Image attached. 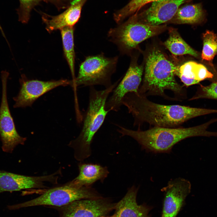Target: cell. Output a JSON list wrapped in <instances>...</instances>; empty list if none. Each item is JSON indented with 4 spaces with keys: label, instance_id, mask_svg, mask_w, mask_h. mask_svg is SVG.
Wrapping results in <instances>:
<instances>
[{
    "label": "cell",
    "instance_id": "cell-4",
    "mask_svg": "<svg viewBox=\"0 0 217 217\" xmlns=\"http://www.w3.org/2000/svg\"><path fill=\"white\" fill-rule=\"evenodd\" d=\"M121 80L102 90H97L94 86L90 87L89 104L84 115L81 130L78 137L71 143L77 160L83 161L91 155V145L94 137L109 112L105 108L106 102Z\"/></svg>",
    "mask_w": 217,
    "mask_h": 217
},
{
    "label": "cell",
    "instance_id": "cell-13",
    "mask_svg": "<svg viewBox=\"0 0 217 217\" xmlns=\"http://www.w3.org/2000/svg\"><path fill=\"white\" fill-rule=\"evenodd\" d=\"M192 0H159L153 2L149 8L134 20L141 23L158 26L169 21L183 4Z\"/></svg>",
    "mask_w": 217,
    "mask_h": 217
},
{
    "label": "cell",
    "instance_id": "cell-16",
    "mask_svg": "<svg viewBox=\"0 0 217 217\" xmlns=\"http://www.w3.org/2000/svg\"><path fill=\"white\" fill-rule=\"evenodd\" d=\"M83 4V2L81 1L71 5L64 11L56 16L43 13L42 18L46 25V30L51 33L65 27H73L80 17Z\"/></svg>",
    "mask_w": 217,
    "mask_h": 217
},
{
    "label": "cell",
    "instance_id": "cell-7",
    "mask_svg": "<svg viewBox=\"0 0 217 217\" xmlns=\"http://www.w3.org/2000/svg\"><path fill=\"white\" fill-rule=\"evenodd\" d=\"M118 59V56L107 57L103 53L86 57L80 64L78 75L71 85L110 87L112 84L111 77L116 71Z\"/></svg>",
    "mask_w": 217,
    "mask_h": 217
},
{
    "label": "cell",
    "instance_id": "cell-19",
    "mask_svg": "<svg viewBox=\"0 0 217 217\" xmlns=\"http://www.w3.org/2000/svg\"><path fill=\"white\" fill-rule=\"evenodd\" d=\"M206 15L201 3L189 5L179 8L169 21L178 24H196L203 22Z\"/></svg>",
    "mask_w": 217,
    "mask_h": 217
},
{
    "label": "cell",
    "instance_id": "cell-24",
    "mask_svg": "<svg viewBox=\"0 0 217 217\" xmlns=\"http://www.w3.org/2000/svg\"><path fill=\"white\" fill-rule=\"evenodd\" d=\"M158 0H131L115 15V19L119 23L127 16L138 11L146 4Z\"/></svg>",
    "mask_w": 217,
    "mask_h": 217
},
{
    "label": "cell",
    "instance_id": "cell-10",
    "mask_svg": "<svg viewBox=\"0 0 217 217\" xmlns=\"http://www.w3.org/2000/svg\"><path fill=\"white\" fill-rule=\"evenodd\" d=\"M115 204L103 197L80 200L60 207V217H104L115 209Z\"/></svg>",
    "mask_w": 217,
    "mask_h": 217
},
{
    "label": "cell",
    "instance_id": "cell-26",
    "mask_svg": "<svg viewBox=\"0 0 217 217\" xmlns=\"http://www.w3.org/2000/svg\"><path fill=\"white\" fill-rule=\"evenodd\" d=\"M82 0H73L72 2H71V5H74L80 2Z\"/></svg>",
    "mask_w": 217,
    "mask_h": 217
},
{
    "label": "cell",
    "instance_id": "cell-15",
    "mask_svg": "<svg viewBox=\"0 0 217 217\" xmlns=\"http://www.w3.org/2000/svg\"><path fill=\"white\" fill-rule=\"evenodd\" d=\"M138 189L134 185L128 188L125 196L116 203L114 214L116 217H150L149 213L151 208L137 203Z\"/></svg>",
    "mask_w": 217,
    "mask_h": 217
},
{
    "label": "cell",
    "instance_id": "cell-6",
    "mask_svg": "<svg viewBox=\"0 0 217 217\" xmlns=\"http://www.w3.org/2000/svg\"><path fill=\"white\" fill-rule=\"evenodd\" d=\"M166 28L164 25L144 24L132 18L117 27L110 29L107 36L109 40L117 46L121 54L130 55L140 43L162 33Z\"/></svg>",
    "mask_w": 217,
    "mask_h": 217
},
{
    "label": "cell",
    "instance_id": "cell-3",
    "mask_svg": "<svg viewBox=\"0 0 217 217\" xmlns=\"http://www.w3.org/2000/svg\"><path fill=\"white\" fill-rule=\"evenodd\" d=\"M178 68L159 49H151L146 57L144 76L139 93L146 97L159 96L168 99L165 91L168 90L181 99L185 98V90L175 77Z\"/></svg>",
    "mask_w": 217,
    "mask_h": 217
},
{
    "label": "cell",
    "instance_id": "cell-5",
    "mask_svg": "<svg viewBox=\"0 0 217 217\" xmlns=\"http://www.w3.org/2000/svg\"><path fill=\"white\" fill-rule=\"evenodd\" d=\"M102 197L101 194L92 186L80 187L75 185L71 181L60 186L46 189L36 198L23 203L8 206V208L13 210L37 206L60 207L80 200Z\"/></svg>",
    "mask_w": 217,
    "mask_h": 217
},
{
    "label": "cell",
    "instance_id": "cell-2",
    "mask_svg": "<svg viewBox=\"0 0 217 217\" xmlns=\"http://www.w3.org/2000/svg\"><path fill=\"white\" fill-rule=\"evenodd\" d=\"M217 121L213 118L201 124L187 128L153 127L142 131L130 129L118 125L117 131L121 137L128 136L136 141L141 149L147 152L156 154L169 153L173 146L185 139L196 136L217 137V132L207 131L211 124Z\"/></svg>",
    "mask_w": 217,
    "mask_h": 217
},
{
    "label": "cell",
    "instance_id": "cell-25",
    "mask_svg": "<svg viewBox=\"0 0 217 217\" xmlns=\"http://www.w3.org/2000/svg\"><path fill=\"white\" fill-rule=\"evenodd\" d=\"M202 99L217 100V82L207 86L200 85L195 94L189 100Z\"/></svg>",
    "mask_w": 217,
    "mask_h": 217
},
{
    "label": "cell",
    "instance_id": "cell-23",
    "mask_svg": "<svg viewBox=\"0 0 217 217\" xmlns=\"http://www.w3.org/2000/svg\"><path fill=\"white\" fill-rule=\"evenodd\" d=\"M20 5L17 9L18 20L22 23H27L29 20L33 8L42 2L55 3L56 0H19Z\"/></svg>",
    "mask_w": 217,
    "mask_h": 217
},
{
    "label": "cell",
    "instance_id": "cell-20",
    "mask_svg": "<svg viewBox=\"0 0 217 217\" xmlns=\"http://www.w3.org/2000/svg\"><path fill=\"white\" fill-rule=\"evenodd\" d=\"M169 31V37L164 44L173 55L175 56L189 55L198 57L199 53L183 39L176 29L170 28Z\"/></svg>",
    "mask_w": 217,
    "mask_h": 217
},
{
    "label": "cell",
    "instance_id": "cell-18",
    "mask_svg": "<svg viewBox=\"0 0 217 217\" xmlns=\"http://www.w3.org/2000/svg\"><path fill=\"white\" fill-rule=\"evenodd\" d=\"M181 81L187 86L197 84L207 78H212L213 75L202 64L190 61L178 67L176 72Z\"/></svg>",
    "mask_w": 217,
    "mask_h": 217
},
{
    "label": "cell",
    "instance_id": "cell-12",
    "mask_svg": "<svg viewBox=\"0 0 217 217\" xmlns=\"http://www.w3.org/2000/svg\"><path fill=\"white\" fill-rule=\"evenodd\" d=\"M191 184L181 178L171 179L161 190L164 194L161 217H176L191 191Z\"/></svg>",
    "mask_w": 217,
    "mask_h": 217
},
{
    "label": "cell",
    "instance_id": "cell-17",
    "mask_svg": "<svg viewBox=\"0 0 217 217\" xmlns=\"http://www.w3.org/2000/svg\"><path fill=\"white\" fill-rule=\"evenodd\" d=\"M78 167L79 175L71 181L80 187H91L98 181L103 183L109 173L107 167L97 164L81 163Z\"/></svg>",
    "mask_w": 217,
    "mask_h": 217
},
{
    "label": "cell",
    "instance_id": "cell-9",
    "mask_svg": "<svg viewBox=\"0 0 217 217\" xmlns=\"http://www.w3.org/2000/svg\"><path fill=\"white\" fill-rule=\"evenodd\" d=\"M132 53L129 66L122 79L112 92L105 105L106 110L117 112L122 105V101L125 95L131 92H138L142 81L143 66L137 63V58Z\"/></svg>",
    "mask_w": 217,
    "mask_h": 217
},
{
    "label": "cell",
    "instance_id": "cell-8",
    "mask_svg": "<svg viewBox=\"0 0 217 217\" xmlns=\"http://www.w3.org/2000/svg\"><path fill=\"white\" fill-rule=\"evenodd\" d=\"M9 73L1 72L2 96L0 106V137L2 148L5 152L11 153L19 144L23 145L26 140L18 134L9 108L7 94V83Z\"/></svg>",
    "mask_w": 217,
    "mask_h": 217
},
{
    "label": "cell",
    "instance_id": "cell-1",
    "mask_svg": "<svg viewBox=\"0 0 217 217\" xmlns=\"http://www.w3.org/2000/svg\"><path fill=\"white\" fill-rule=\"evenodd\" d=\"M122 103L134 118V125L139 127L145 123L154 127H176L195 117L217 113V109L156 103L138 92L126 94Z\"/></svg>",
    "mask_w": 217,
    "mask_h": 217
},
{
    "label": "cell",
    "instance_id": "cell-21",
    "mask_svg": "<svg viewBox=\"0 0 217 217\" xmlns=\"http://www.w3.org/2000/svg\"><path fill=\"white\" fill-rule=\"evenodd\" d=\"M64 53L70 70L75 79V53L74 49L73 27H66L61 30Z\"/></svg>",
    "mask_w": 217,
    "mask_h": 217
},
{
    "label": "cell",
    "instance_id": "cell-11",
    "mask_svg": "<svg viewBox=\"0 0 217 217\" xmlns=\"http://www.w3.org/2000/svg\"><path fill=\"white\" fill-rule=\"evenodd\" d=\"M20 87L16 96L14 108L31 106L35 101L42 95L59 86L71 85V81L67 79L42 81L37 80H29L24 74H22L19 80Z\"/></svg>",
    "mask_w": 217,
    "mask_h": 217
},
{
    "label": "cell",
    "instance_id": "cell-14",
    "mask_svg": "<svg viewBox=\"0 0 217 217\" xmlns=\"http://www.w3.org/2000/svg\"><path fill=\"white\" fill-rule=\"evenodd\" d=\"M56 173L40 176H30L0 170V193L31 188H44L46 182L56 181Z\"/></svg>",
    "mask_w": 217,
    "mask_h": 217
},
{
    "label": "cell",
    "instance_id": "cell-22",
    "mask_svg": "<svg viewBox=\"0 0 217 217\" xmlns=\"http://www.w3.org/2000/svg\"><path fill=\"white\" fill-rule=\"evenodd\" d=\"M203 47L201 54L202 60L208 61L211 65L212 62L217 55V35L213 32L206 31L203 34Z\"/></svg>",
    "mask_w": 217,
    "mask_h": 217
},
{
    "label": "cell",
    "instance_id": "cell-27",
    "mask_svg": "<svg viewBox=\"0 0 217 217\" xmlns=\"http://www.w3.org/2000/svg\"><path fill=\"white\" fill-rule=\"evenodd\" d=\"M104 217H116V216H115V215L114 214L113 215H112L111 216H106Z\"/></svg>",
    "mask_w": 217,
    "mask_h": 217
}]
</instances>
